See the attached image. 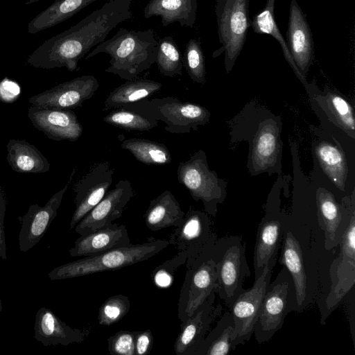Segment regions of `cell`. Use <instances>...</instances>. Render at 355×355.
Here are the masks:
<instances>
[{
  "label": "cell",
  "instance_id": "ba28073f",
  "mask_svg": "<svg viewBox=\"0 0 355 355\" xmlns=\"http://www.w3.org/2000/svg\"><path fill=\"white\" fill-rule=\"evenodd\" d=\"M178 180L188 189L196 202L201 201L204 211L215 216L218 204L226 196V183L209 168L205 153L199 150L189 159L180 162L177 170Z\"/></svg>",
  "mask_w": 355,
  "mask_h": 355
},
{
  "label": "cell",
  "instance_id": "83f0119b",
  "mask_svg": "<svg viewBox=\"0 0 355 355\" xmlns=\"http://www.w3.org/2000/svg\"><path fill=\"white\" fill-rule=\"evenodd\" d=\"M6 159L14 171L22 173H44L50 164L42 153L25 140L11 139L7 145Z\"/></svg>",
  "mask_w": 355,
  "mask_h": 355
},
{
  "label": "cell",
  "instance_id": "f1b7e54d",
  "mask_svg": "<svg viewBox=\"0 0 355 355\" xmlns=\"http://www.w3.org/2000/svg\"><path fill=\"white\" fill-rule=\"evenodd\" d=\"M103 121L128 131L145 132L158 125V121L145 108L141 100L114 109Z\"/></svg>",
  "mask_w": 355,
  "mask_h": 355
},
{
  "label": "cell",
  "instance_id": "e575fe53",
  "mask_svg": "<svg viewBox=\"0 0 355 355\" xmlns=\"http://www.w3.org/2000/svg\"><path fill=\"white\" fill-rule=\"evenodd\" d=\"M315 155L326 175L338 189L344 191L347 166L342 150L330 143L322 142L316 146Z\"/></svg>",
  "mask_w": 355,
  "mask_h": 355
},
{
  "label": "cell",
  "instance_id": "d590c367",
  "mask_svg": "<svg viewBox=\"0 0 355 355\" xmlns=\"http://www.w3.org/2000/svg\"><path fill=\"white\" fill-rule=\"evenodd\" d=\"M155 63L162 76L175 77L182 75V55L172 37L165 36L158 41Z\"/></svg>",
  "mask_w": 355,
  "mask_h": 355
},
{
  "label": "cell",
  "instance_id": "5b68a950",
  "mask_svg": "<svg viewBox=\"0 0 355 355\" xmlns=\"http://www.w3.org/2000/svg\"><path fill=\"white\" fill-rule=\"evenodd\" d=\"M212 257L216 263L217 295L228 306L245 290L244 281L250 276L245 257V244L239 236L217 239Z\"/></svg>",
  "mask_w": 355,
  "mask_h": 355
},
{
  "label": "cell",
  "instance_id": "836d02e7",
  "mask_svg": "<svg viewBox=\"0 0 355 355\" xmlns=\"http://www.w3.org/2000/svg\"><path fill=\"white\" fill-rule=\"evenodd\" d=\"M276 0H267L265 7L251 20V27L255 33L266 34L273 37L280 44L284 56L294 71L297 77L305 83L304 77L297 68L289 51L286 42L277 26L275 18V5Z\"/></svg>",
  "mask_w": 355,
  "mask_h": 355
},
{
  "label": "cell",
  "instance_id": "7402d4cb",
  "mask_svg": "<svg viewBox=\"0 0 355 355\" xmlns=\"http://www.w3.org/2000/svg\"><path fill=\"white\" fill-rule=\"evenodd\" d=\"M316 203L319 226L324 233V248L330 250L340 242L348 222L351 205L343 209L334 195L324 189L318 190Z\"/></svg>",
  "mask_w": 355,
  "mask_h": 355
},
{
  "label": "cell",
  "instance_id": "30bf717a",
  "mask_svg": "<svg viewBox=\"0 0 355 355\" xmlns=\"http://www.w3.org/2000/svg\"><path fill=\"white\" fill-rule=\"evenodd\" d=\"M141 101L155 119L166 124L164 130L170 133H189L209 121L210 112L205 107L182 102L176 97L145 98Z\"/></svg>",
  "mask_w": 355,
  "mask_h": 355
},
{
  "label": "cell",
  "instance_id": "9c48e42d",
  "mask_svg": "<svg viewBox=\"0 0 355 355\" xmlns=\"http://www.w3.org/2000/svg\"><path fill=\"white\" fill-rule=\"evenodd\" d=\"M293 284L291 276L283 266L274 281L266 288L253 334L259 343L270 340L283 326L292 311Z\"/></svg>",
  "mask_w": 355,
  "mask_h": 355
},
{
  "label": "cell",
  "instance_id": "60d3db41",
  "mask_svg": "<svg viewBox=\"0 0 355 355\" xmlns=\"http://www.w3.org/2000/svg\"><path fill=\"white\" fill-rule=\"evenodd\" d=\"M135 331L121 330L107 338L108 351L112 355H135Z\"/></svg>",
  "mask_w": 355,
  "mask_h": 355
},
{
  "label": "cell",
  "instance_id": "74e56055",
  "mask_svg": "<svg viewBox=\"0 0 355 355\" xmlns=\"http://www.w3.org/2000/svg\"><path fill=\"white\" fill-rule=\"evenodd\" d=\"M130 309L129 298L122 294L107 298L99 307L97 319L101 325L110 326L119 322Z\"/></svg>",
  "mask_w": 355,
  "mask_h": 355
},
{
  "label": "cell",
  "instance_id": "603a6c76",
  "mask_svg": "<svg viewBox=\"0 0 355 355\" xmlns=\"http://www.w3.org/2000/svg\"><path fill=\"white\" fill-rule=\"evenodd\" d=\"M130 239L124 225L114 223L76 239L70 249L71 257H89L105 251L130 245Z\"/></svg>",
  "mask_w": 355,
  "mask_h": 355
},
{
  "label": "cell",
  "instance_id": "ab89813d",
  "mask_svg": "<svg viewBox=\"0 0 355 355\" xmlns=\"http://www.w3.org/2000/svg\"><path fill=\"white\" fill-rule=\"evenodd\" d=\"M187 257L178 253L176 256L157 267L152 273V279L159 287H168L172 283L178 268L185 263Z\"/></svg>",
  "mask_w": 355,
  "mask_h": 355
},
{
  "label": "cell",
  "instance_id": "b9f144b4",
  "mask_svg": "<svg viewBox=\"0 0 355 355\" xmlns=\"http://www.w3.org/2000/svg\"><path fill=\"white\" fill-rule=\"evenodd\" d=\"M153 336L150 329L137 331L135 334V355H147L152 350Z\"/></svg>",
  "mask_w": 355,
  "mask_h": 355
},
{
  "label": "cell",
  "instance_id": "ffe728a7",
  "mask_svg": "<svg viewBox=\"0 0 355 355\" xmlns=\"http://www.w3.org/2000/svg\"><path fill=\"white\" fill-rule=\"evenodd\" d=\"M286 221L279 213L267 212L259 224L253 254L255 279L266 267L274 268L282 242Z\"/></svg>",
  "mask_w": 355,
  "mask_h": 355
},
{
  "label": "cell",
  "instance_id": "7c38bea8",
  "mask_svg": "<svg viewBox=\"0 0 355 355\" xmlns=\"http://www.w3.org/2000/svg\"><path fill=\"white\" fill-rule=\"evenodd\" d=\"M272 270V268L266 267L252 287L245 289L227 306L234 322L232 342L235 347L244 345L253 335L254 326L266 288L270 282Z\"/></svg>",
  "mask_w": 355,
  "mask_h": 355
},
{
  "label": "cell",
  "instance_id": "484cf974",
  "mask_svg": "<svg viewBox=\"0 0 355 355\" xmlns=\"http://www.w3.org/2000/svg\"><path fill=\"white\" fill-rule=\"evenodd\" d=\"M197 0H150L144 8L146 19L160 17L163 26L178 22L193 28L196 19Z\"/></svg>",
  "mask_w": 355,
  "mask_h": 355
},
{
  "label": "cell",
  "instance_id": "7a4b0ae2",
  "mask_svg": "<svg viewBox=\"0 0 355 355\" xmlns=\"http://www.w3.org/2000/svg\"><path fill=\"white\" fill-rule=\"evenodd\" d=\"M157 50L158 41L153 30L133 31L121 27L111 38L87 53L85 59L106 53L110 60L105 71L132 80L155 63Z\"/></svg>",
  "mask_w": 355,
  "mask_h": 355
},
{
  "label": "cell",
  "instance_id": "2e32d148",
  "mask_svg": "<svg viewBox=\"0 0 355 355\" xmlns=\"http://www.w3.org/2000/svg\"><path fill=\"white\" fill-rule=\"evenodd\" d=\"M98 87L95 76L83 75L33 96L28 102L37 106L72 110L92 98Z\"/></svg>",
  "mask_w": 355,
  "mask_h": 355
},
{
  "label": "cell",
  "instance_id": "d6986e66",
  "mask_svg": "<svg viewBox=\"0 0 355 355\" xmlns=\"http://www.w3.org/2000/svg\"><path fill=\"white\" fill-rule=\"evenodd\" d=\"M75 172L76 168H73L67 183L53 194L44 207L32 204L21 217V226L19 234V245L21 251L26 252L31 250L41 240L56 216L64 194L71 182Z\"/></svg>",
  "mask_w": 355,
  "mask_h": 355
},
{
  "label": "cell",
  "instance_id": "7bdbcfd3",
  "mask_svg": "<svg viewBox=\"0 0 355 355\" xmlns=\"http://www.w3.org/2000/svg\"><path fill=\"white\" fill-rule=\"evenodd\" d=\"M7 200L6 193L0 187V258L7 260L6 236L4 231V218L6 211Z\"/></svg>",
  "mask_w": 355,
  "mask_h": 355
},
{
  "label": "cell",
  "instance_id": "1f68e13d",
  "mask_svg": "<svg viewBox=\"0 0 355 355\" xmlns=\"http://www.w3.org/2000/svg\"><path fill=\"white\" fill-rule=\"evenodd\" d=\"M234 331V322L227 310L207 333L193 355H227L236 348L232 342Z\"/></svg>",
  "mask_w": 355,
  "mask_h": 355
},
{
  "label": "cell",
  "instance_id": "ee69618b",
  "mask_svg": "<svg viewBox=\"0 0 355 355\" xmlns=\"http://www.w3.org/2000/svg\"><path fill=\"white\" fill-rule=\"evenodd\" d=\"M20 94V87L17 83L8 78L0 82V100L6 103L15 101Z\"/></svg>",
  "mask_w": 355,
  "mask_h": 355
},
{
  "label": "cell",
  "instance_id": "52a82bcc",
  "mask_svg": "<svg viewBox=\"0 0 355 355\" xmlns=\"http://www.w3.org/2000/svg\"><path fill=\"white\" fill-rule=\"evenodd\" d=\"M250 0H215L218 40L222 46L213 53L216 58L225 52L224 64L230 73L245 42L251 27Z\"/></svg>",
  "mask_w": 355,
  "mask_h": 355
},
{
  "label": "cell",
  "instance_id": "4fadbf2b",
  "mask_svg": "<svg viewBox=\"0 0 355 355\" xmlns=\"http://www.w3.org/2000/svg\"><path fill=\"white\" fill-rule=\"evenodd\" d=\"M217 239L209 215L205 211L190 207L182 222L173 231L168 241L178 253L188 258L214 245Z\"/></svg>",
  "mask_w": 355,
  "mask_h": 355
},
{
  "label": "cell",
  "instance_id": "d6a6232c",
  "mask_svg": "<svg viewBox=\"0 0 355 355\" xmlns=\"http://www.w3.org/2000/svg\"><path fill=\"white\" fill-rule=\"evenodd\" d=\"M121 147L130 152L139 162L148 165H166L172 161L171 153L164 144L143 138L125 139L119 135Z\"/></svg>",
  "mask_w": 355,
  "mask_h": 355
},
{
  "label": "cell",
  "instance_id": "f546056e",
  "mask_svg": "<svg viewBox=\"0 0 355 355\" xmlns=\"http://www.w3.org/2000/svg\"><path fill=\"white\" fill-rule=\"evenodd\" d=\"M97 0H55L28 24V32L35 34L69 19Z\"/></svg>",
  "mask_w": 355,
  "mask_h": 355
},
{
  "label": "cell",
  "instance_id": "8fae6325",
  "mask_svg": "<svg viewBox=\"0 0 355 355\" xmlns=\"http://www.w3.org/2000/svg\"><path fill=\"white\" fill-rule=\"evenodd\" d=\"M278 263L289 272L293 284L292 311L300 312L313 299V291L307 275V262L298 233L286 223Z\"/></svg>",
  "mask_w": 355,
  "mask_h": 355
},
{
  "label": "cell",
  "instance_id": "d4e9b609",
  "mask_svg": "<svg viewBox=\"0 0 355 355\" xmlns=\"http://www.w3.org/2000/svg\"><path fill=\"white\" fill-rule=\"evenodd\" d=\"M280 129L276 121H265L259 126L252 146L250 164L254 169L264 171L277 164L281 153Z\"/></svg>",
  "mask_w": 355,
  "mask_h": 355
},
{
  "label": "cell",
  "instance_id": "4316f807",
  "mask_svg": "<svg viewBox=\"0 0 355 355\" xmlns=\"http://www.w3.org/2000/svg\"><path fill=\"white\" fill-rule=\"evenodd\" d=\"M185 212L170 191H164L149 204L144 214L146 225L152 231L178 227L183 220Z\"/></svg>",
  "mask_w": 355,
  "mask_h": 355
},
{
  "label": "cell",
  "instance_id": "6da1fadb",
  "mask_svg": "<svg viewBox=\"0 0 355 355\" xmlns=\"http://www.w3.org/2000/svg\"><path fill=\"white\" fill-rule=\"evenodd\" d=\"M135 0H109L69 29L46 40L28 57L35 68L77 69L78 62L92 47L104 42L119 24L132 17Z\"/></svg>",
  "mask_w": 355,
  "mask_h": 355
},
{
  "label": "cell",
  "instance_id": "ac0fdd59",
  "mask_svg": "<svg viewBox=\"0 0 355 355\" xmlns=\"http://www.w3.org/2000/svg\"><path fill=\"white\" fill-rule=\"evenodd\" d=\"M216 295H211L191 316L180 322V331L173 345L177 355H193L212 324L221 315L222 305H214Z\"/></svg>",
  "mask_w": 355,
  "mask_h": 355
},
{
  "label": "cell",
  "instance_id": "8d00e7d4",
  "mask_svg": "<svg viewBox=\"0 0 355 355\" xmlns=\"http://www.w3.org/2000/svg\"><path fill=\"white\" fill-rule=\"evenodd\" d=\"M182 63L192 81L202 85L205 83V59L198 40L192 38L187 43L182 55Z\"/></svg>",
  "mask_w": 355,
  "mask_h": 355
},
{
  "label": "cell",
  "instance_id": "4dcf8cb0",
  "mask_svg": "<svg viewBox=\"0 0 355 355\" xmlns=\"http://www.w3.org/2000/svg\"><path fill=\"white\" fill-rule=\"evenodd\" d=\"M157 81L139 78L127 80L113 89L107 96L103 110L116 109L126 104L148 98L161 89Z\"/></svg>",
  "mask_w": 355,
  "mask_h": 355
},
{
  "label": "cell",
  "instance_id": "e0dca14e",
  "mask_svg": "<svg viewBox=\"0 0 355 355\" xmlns=\"http://www.w3.org/2000/svg\"><path fill=\"white\" fill-rule=\"evenodd\" d=\"M27 116L36 129L54 141H75L82 135L83 126L71 110L31 105Z\"/></svg>",
  "mask_w": 355,
  "mask_h": 355
},
{
  "label": "cell",
  "instance_id": "3957f363",
  "mask_svg": "<svg viewBox=\"0 0 355 355\" xmlns=\"http://www.w3.org/2000/svg\"><path fill=\"white\" fill-rule=\"evenodd\" d=\"M169 245L168 240L159 239L131 243L61 265L49 272L48 276L51 280H59L120 269L146 261Z\"/></svg>",
  "mask_w": 355,
  "mask_h": 355
},
{
  "label": "cell",
  "instance_id": "f6af8a7d",
  "mask_svg": "<svg viewBox=\"0 0 355 355\" xmlns=\"http://www.w3.org/2000/svg\"><path fill=\"white\" fill-rule=\"evenodd\" d=\"M40 1H42V0H26L25 5H30L31 3H33Z\"/></svg>",
  "mask_w": 355,
  "mask_h": 355
},
{
  "label": "cell",
  "instance_id": "9a60e30c",
  "mask_svg": "<svg viewBox=\"0 0 355 355\" xmlns=\"http://www.w3.org/2000/svg\"><path fill=\"white\" fill-rule=\"evenodd\" d=\"M133 196L130 182L119 180L75 226L76 232L80 236L85 235L111 224L121 216Z\"/></svg>",
  "mask_w": 355,
  "mask_h": 355
},
{
  "label": "cell",
  "instance_id": "44dd1931",
  "mask_svg": "<svg viewBox=\"0 0 355 355\" xmlns=\"http://www.w3.org/2000/svg\"><path fill=\"white\" fill-rule=\"evenodd\" d=\"M286 42L297 68L305 77L314 60V42L306 15L296 0L290 3Z\"/></svg>",
  "mask_w": 355,
  "mask_h": 355
},
{
  "label": "cell",
  "instance_id": "277c9868",
  "mask_svg": "<svg viewBox=\"0 0 355 355\" xmlns=\"http://www.w3.org/2000/svg\"><path fill=\"white\" fill-rule=\"evenodd\" d=\"M338 255L329 268L330 286L327 296L320 301V323L325 324L329 315L343 302L355 283V210L354 201L349 216L338 245Z\"/></svg>",
  "mask_w": 355,
  "mask_h": 355
},
{
  "label": "cell",
  "instance_id": "8992f818",
  "mask_svg": "<svg viewBox=\"0 0 355 355\" xmlns=\"http://www.w3.org/2000/svg\"><path fill=\"white\" fill-rule=\"evenodd\" d=\"M214 245L189 256L178 300V315L181 322L191 316L212 294L217 295L216 263L212 257Z\"/></svg>",
  "mask_w": 355,
  "mask_h": 355
},
{
  "label": "cell",
  "instance_id": "f35d334b",
  "mask_svg": "<svg viewBox=\"0 0 355 355\" xmlns=\"http://www.w3.org/2000/svg\"><path fill=\"white\" fill-rule=\"evenodd\" d=\"M327 105L338 125L354 134L355 123L351 105L343 97L334 93L328 94Z\"/></svg>",
  "mask_w": 355,
  "mask_h": 355
},
{
  "label": "cell",
  "instance_id": "cb8c5ba5",
  "mask_svg": "<svg viewBox=\"0 0 355 355\" xmlns=\"http://www.w3.org/2000/svg\"><path fill=\"white\" fill-rule=\"evenodd\" d=\"M34 331V338L44 346L79 343L88 334L69 327L46 307L40 309L35 315Z\"/></svg>",
  "mask_w": 355,
  "mask_h": 355
},
{
  "label": "cell",
  "instance_id": "5bb4252c",
  "mask_svg": "<svg viewBox=\"0 0 355 355\" xmlns=\"http://www.w3.org/2000/svg\"><path fill=\"white\" fill-rule=\"evenodd\" d=\"M114 173L110 163L103 161L74 184L75 209L69 223L70 230L104 197L112 183Z\"/></svg>",
  "mask_w": 355,
  "mask_h": 355
},
{
  "label": "cell",
  "instance_id": "bcb514c9",
  "mask_svg": "<svg viewBox=\"0 0 355 355\" xmlns=\"http://www.w3.org/2000/svg\"><path fill=\"white\" fill-rule=\"evenodd\" d=\"M1 310H2V304H1V300L0 298V313L1 312Z\"/></svg>",
  "mask_w": 355,
  "mask_h": 355
}]
</instances>
